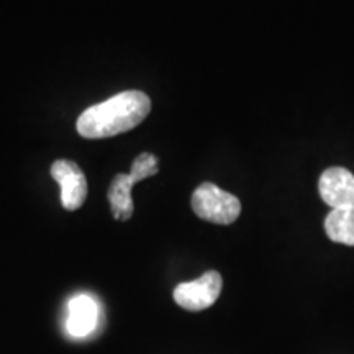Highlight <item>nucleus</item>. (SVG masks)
Here are the masks:
<instances>
[{
	"label": "nucleus",
	"mask_w": 354,
	"mask_h": 354,
	"mask_svg": "<svg viewBox=\"0 0 354 354\" xmlns=\"http://www.w3.org/2000/svg\"><path fill=\"white\" fill-rule=\"evenodd\" d=\"M97 318H99V307L95 300L88 295H77L71 299L69 315L66 320V328L76 338L91 335L95 328Z\"/></svg>",
	"instance_id": "nucleus-7"
},
{
	"label": "nucleus",
	"mask_w": 354,
	"mask_h": 354,
	"mask_svg": "<svg viewBox=\"0 0 354 354\" xmlns=\"http://www.w3.org/2000/svg\"><path fill=\"white\" fill-rule=\"evenodd\" d=\"M318 190L331 209L354 205V176L344 167H328L320 176Z\"/></svg>",
	"instance_id": "nucleus-6"
},
{
	"label": "nucleus",
	"mask_w": 354,
	"mask_h": 354,
	"mask_svg": "<svg viewBox=\"0 0 354 354\" xmlns=\"http://www.w3.org/2000/svg\"><path fill=\"white\" fill-rule=\"evenodd\" d=\"M325 232L331 241L354 246V205L331 210L325 218Z\"/></svg>",
	"instance_id": "nucleus-8"
},
{
	"label": "nucleus",
	"mask_w": 354,
	"mask_h": 354,
	"mask_svg": "<svg viewBox=\"0 0 354 354\" xmlns=\"http://www.w3.org/2000/svg\"><path fill=\"white\" fill-rule=\"evenodd\" d=\"M192 210L198 218L216 225H230L241 214L240 198L212 183H203L194 190Z\"/></svg>",
	"instance_id": "nucleus-3"
},
{
	"label": "nucleus",
	"mask_w": 354,
	"mask_h": 354,
	"mask_svg": "<svg viewBox=\"0 0 354 354\" xmlns=\"http://www.w3.org/2000/svg\"><path fill=\"white\" fill-rule=\"evenodd\" d=\"M149 110L151 100L145 92L125 91L84 110L76 128L84 138H110L138 127L148 117Z\"/></svg>",
	"instance_id": "nucleus-1"
},
{
	"label": "nucleus",
	"mask_w": 354,
	"mask_h": 354,
	"mask_svg": "<svg viewBox=\"0 0 354 354\" xmlns=\"http://www.w3.org/2000/svg\"><path fill=\"white\" fill-rule=\"evenodd\" d=\"M158 158L151 153H141L136 156L131 165V171L128 174H117L113 177L112 184L109 187V202L112 215L115 220L127 221L133 215V198L131 189L133 185L146 177L158 174Z\"/></svg>",
	"instance_id": "nucleus-2"
},
{
	"label": "nucleus",
	"mask_w": 354,
	"mask_h": 354,
	"mask_svg": "<svg viewBox=\"0 0 354 354\" xmlns=\"http://www.w3.org/2000/svg\"><path fill=\"white\" fill-rule=\"evenodd\" d=\"M51 176L61 185V202L66 210L81 209L87 198V179L81 167L69 159H57L51 166Z\"/></svg>",
	"instance_id": "nucleus-5"
},
{
	"label": "nucleus",
	"mask_w": 354,
	"mask_h": 354,
	"mask_svg": "<svg viewBox=\"0 0 354 354\" xmlns=\"http://www.w3.org/2000/svg\"><path fill=\"white\" fill-rule=\"evenodd\" d=\"M223 279L216 271H207L196 281L183 282L174 289V300L189 312H202L212 307L220 297Z\"/></svg>",
	"instance_id": "nucleus-4"
}]
</instances>
